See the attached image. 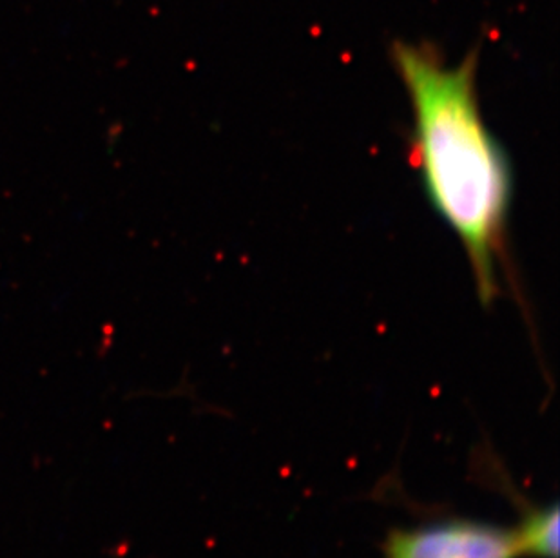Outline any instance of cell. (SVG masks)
Returning <instances> with one entry per match:
<instances>
[{
	"instance_id": "3957f363",
	"label": "cell",
	"mask_w": 560,
	"mask_h": 558,
	"mask_svg": "<svg viewBox=\"0 0 560 558\" xmlns=\"http://www.w3.org/2000/svg\"><path fill=\"white\" fill-rule=\"evenodd\" d=\"M521 557H559V505H537L526 511L513 530Z\"/></svg>"
},
{
	"instance_id": "6da1fadb",
	"label": "cell",
	"mask_w": 560,
	"mask_h": 558,
	"mask_svg": "<svg viewBox=\"0 0 560 558\" xmlns=\"http://www.w3.org/2000/svg\"><path fill=\"white\" fill-rule=\"evenodd\" d=\"M390 60L412 109L410 164L424 195L465 248L477 298L492 306L501 295L508 259L513 176L504 149L479 102V48L448 63L432 44L397 40Z\"/></svg>"
},
{
	"instance_id": "7a4b0ae2",
	"label": "cell",
	"mask_w": 560,
	"mask_h": 558,
	"mask_svg": "<svg viewBox=\"0 0 560 558\" xmlns=\"http://www.w3.org/2000/svg\"><path fill=\"white\" fill-rule=\"evenodd\" d=\"M513 530L470 519L429 522L392 532L383 558H518Z\"/></svg>"
}]
</instances>
